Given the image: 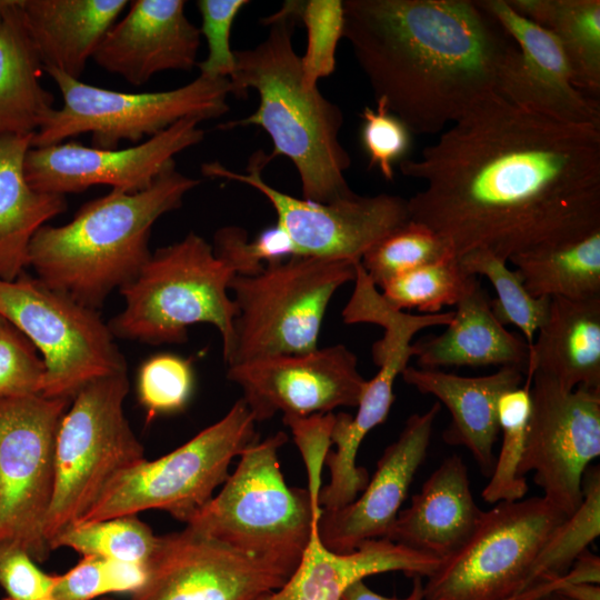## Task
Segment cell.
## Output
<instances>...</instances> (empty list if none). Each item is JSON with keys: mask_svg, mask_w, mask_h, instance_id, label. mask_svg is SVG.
Returning <instances> with one entry per match:
<instances>
[{"mask_svg": "<svg viewBox=\"0 0 600 600\" xmlns=\"http://www.w3.org/2000/svg\"><path fill=\"white\" fill-rule=\"evenodd\" d=\"M400 171L424 182L407 199L410 220L442 237L456 259L484 249L509 261L600 230V129L496 92Z\"/></svg>", "mask_w": 600, "mask_h": 600, "instance_id": "6da1fadb", "label": "cell"}, {"mask_svg": "<svg viewBox=\"0 0 600 600\" xmlns=\"http://www.w3.org/2000/svg\"><path fill=\"white\" fill-rule=\"evenodd\" d=\"M342 38L376 101L416 133L440 132L496 92L518 49L478 0H346Z\"/></svg>", "mask_w": 600, "mask_h": 600, "instance_id": "7a4b0ae2", "label": "cell"}, {"mask_svg": "<svg viewBox=\"0 0 600 600\" xmlns=\"http://www.w3.org/2000/svg\"><path fill=\"white\" fill-rule=\"evenodd\" d=\"M200 183L176 162L139 192L111 190L83 203L62 226H42L29 246V266L49 288L98 310L114 289L134 279L151 256V229L182 206Z\"/></svg>", "mask_w": 600, "mask_h": 600, "instance_id": "3957f363", "label": "cell"}, {"mask_svg": "<svg viewBox=\"0 0 600 600\" xmlns=\"http://www.w3.org/2000/svg\"><path fill=\"white\" fill-rule=\"evenodd\" d=\"M296 20L277 11L264 18L267 38L251 49L234 50L231 94L253 89L259 106L253 113L222 124L223 129L258 126L270 137V160L287 157L296 167L303 199L329 203L350 198L344 171L351 159L339 140L341 109L317 88L303 82L300 57L293 48Z\"/></svg>", "mask_w": 600, "mask_h": 600, "instance_id": "277c9868", "label": "cell"}, {"mask_svg": "<svg viewBox=\"0 0 600 600\" xmlns=\"http://www.w3.org/2000/svg\"><path fill=\"white\" fill-rule=\"evenodd\" d=\"M234 276L204 238L190 232L151 252L134 279L119 290L124 307L108 327L114 338L162 344L183 343L190 326L209 323L221 336L228 363L237 314L228 291Z\"/></svg>", "mask_w": 600, "mask_h": 600, "instance_id": "5b68a950", "label": "cell"}, {"mask_svg": "<svg viewBox=\"0 0 600 600\" xmlns=\"http://www.w3.org/2000/svg\"><path fill=\"white\" fill-rule=\"evenodd\" d=\"M287 441V434L279 431L246 448L221 491L187 527L292 573L317 527L321 507L308 488L287 484L278 459Z\"/></svg>", "mask_w": 600, "mask_h": 600, "instance_id": "8992f818", "label": "cell"}, {"mask_svg": "<svg viewBox=\"0 0 600 600\" xmlns=\"http://www.w3.org/2000/svg\"><path fill=\"white\" fill-rule=\"evenodd\" d=\"M128 392L127 371L98 378L76 394L63 414L56 440L54 492L44 526L49 547L93 506L112 479L144 460L143 447L123 411Z\"/></svg>", "mask_w": 600, "mask_h": 600, "instance_id": "52a82bcc", "label": "cell"}, {"mask_svg": "<svg viewBox=\"0 0 600 600\" xmlns=\"http://www.w3.org/2000/svg\"><path fill=\"white\" fill-rule=\"evenodd\" d=\"M357 263L293 257L253 276L236 274L229 286L237 308L234 347L227 364L318 349L329 302L354 280Z\"/></svg>", "mask_w": 600, "mask_h": 600, "instance_id": "ba28073f", "label": "cell"}, {"mask_svg": "<svg viewBox=\"0 0 600 600\" xmlns=\"http://www.w3.org/2000/svg\"><path fill=\"white\" fill-rule=\"evenodd\" d=\"M256 423L240 398L224 417L181 447L119 473L74 524L150 509L166 511L187 524L224 483L231 461L259 440Z\"/></svg>", "mask_w": 600, "mask_h": 600, "instance_id": "9c48e42d", "label": "cell"}, {"mask_svg": "<svg viewBox=\"0 0 600 600\" xmlns=\"http://www.w3.org/2000/svg\"><path fill=\"white\" fill-rule=\"evenodd\" d=\"M61 92L63 103L52 109L31 139V148L91 134L94 148L118 149L122 141L140 143L179 120L219 118L229 110L231 84L227 78L199 74L180 88L156 92H121L99 88L46 68Z\"/></svg>", "mask_w": 600, "mask_h": 600, "instance_id": "30bf717a", "label": "cell"}, {"mask_svg": "<svg viewBox=\"0 0 600 600\" xmlns=\"http://www.w3.org/2000/svg\"><path fill=\"white\" fill-rule=\"evenodd\" d=\"M0 316L14 326L42 356L41 394L72 401L89 382L127 371L108 323L38 278L22 273L0 279Z\"/></svg>", "mask_w": 600, "mask_h": 600, "instance_id": "8fae6325", "label": "cell"}, {"mask_svg": "<svg viewBox=\"0 0 600 600\" xmlns=\"http://www.w3.org/2000/svg\"><path fill=\"white\" fill-rule=\"evenodd\" d=\"M72 401L42 394L0 398V542L34 561L51 552L44 526L56 483V440Z\"/></svg>", "mask_w": 600, "mask_h": 600, "instance_id": "7c38bea8", "label": "cell"}, {"mask_svg": "<svg viewBox=\"0 0 600 600\" xmlns=\"http://www.w3.org/2000/svg\"><path fill=\"white\" fill-rule=\"evenodd\" d=\"M568 517L543 496L501 501L482 514L467 542L423 586L424 600H508Z\"/></svg>", "mask_w": 600, "mask_h": 600, "instance_id": "4fadbf2b", "label": "cell"}, {"mask_svg": "<svg viewBox=\"0 0 600 600\" xmlns=\"http://www.w3.org/2000/svg\"><path fill=\"white\" fill-rule=\"evenodd\" d=\"M270 161L269 154L259 150L249 159L246 172L219 162L203 163L201 171L207 177L247 184L266 197L297 257L359 262L377 242L410 220L408 200L399 196L354 194L319 203L287 194L263 180L261 172Z\"/></svg>", "mask_w": 600, "mask_h": 600, "instance_id": "5bb4252c", "label": "cell"}, {"mask_svg": "<svg viewBox=\"0 0 600 600\" xmlns=\"http://www.w3.org/2000/svg\"><path fill=\"white\" fill-rule=\"evenodd\" d=\"M531 410L519 476L534 472L543 497L567 517L582 502V479L600 454V390H567L542 373L530 379Z\"/></svg>", "mask_w": 600, "mask_h": 600, "instance_id": "9a60e30c", "label": "cell"}, {"mask_svg": "<svg viewBox=\"0 0 600 600\" xmlns=\"http://www.w3.org/2000/svg\"><path fill=\"white\" fill-rule=\"evenodd\" d=\"M291 572L189 527L158 536L130 600H257Z\"/></svg>", "mask_w": 600, "mask_h": 600, "instance_id": "2e32d148", "label": "cell"}, {"mask_svg": "<svg viewBox=\"0 0 600 600\" xmlns=\"http://www.w3.org/2000/svg\"><path fill=\"white\" fill-rule=\"evenodd\" d=\"M227 377L241 388L256 422L279 412L304 418L357 407L367 382L357 356L344 344L231 364Z\"/></svg>", "mask_w": 600, "mask_h": 600, "instance_id": "e0dca14e", "label": "cell"}, {"mask_svg": "<svg viewBox=\"0 0 600 600\" xmlns=\"http://www.w3.org/2000/svg\"><path fill=\"white\" fill-rule=\"evenodd\" d=\"M200 120L184 118L164 131L124 149H100L76 141L30 148L24 176L37 191L64 196L93 186L134 193L149 188L174 156L204 138Z\"/></svg>", "mask_w": 600, "mask_h": 600, "instance_id": "ac0fdd59", "label": "cell"}, {"mask_svg": "<svg viewBox=\"0 0 600 600\" xmlns=\"http://www.w3.org/2000/svg\"><path fill=\"white\" fill-rule=\"evenodd\" d=\"M516 42L501 69L496 93L561 122L600 129L599 101L573 83L561 44L547 29L517 13L507 0H478Z\"/></svg>", "mask_w": 600, "mask_h": 600, "instance_id": "d6986e66", "label": "cell"}, {"mask_svg": "<svg viewBox=\"0 0 600 600\" xmlns=\"http://www.w3.org/2000/svg\"><path fill=\"white\" fill-rule=\"evenodd\" d=\"M441 410L434 402L410 416L398 439L380 457L361 494L337 509H322L317 521L321 543L337 553L351 552L371 539H386L418 469L427 457L433 422Z\"/></svg>", "mask_w": 600, "mask_h": 600, "instance_id": "ffe728a7", "label": "cell"}, {"mask_svg": "<svg viewBox=\"0 0 600 600\" xmlns=\"http://www.w3.org/2000/svg\"><path fill=\"white\" fill-rule=\"evenodd\" d=\"M183 0H133L107 31L92 60L103 70L142 86L156 73L191 70L200 29L186 16Z\"/></svg>", "mask_w": 600, "mask_h": 600, "instance_id": "44dd1931", "label": "cell"}, {"mask_svg": "<svg viewBox=\"0 0 600 600\" xmlns=\"http://www.w3.org/2000/svg\"><path fill=\"white\" fill-rule=\"evenodd\" d=\"M401 378L448 408L451 422L443 431V440L466 447L481 472L490 477L496 463L493 447L500 432L498 401L503 393L521 386L524 373L514 367H502L490 374L464 377L408 366Z\"/></svg>", "mask_w": 600, "mask_h": 600, "instance_id": "7402d4cb", "label": "cell"}, {"mask_svg": "<svg viewBox=\"0 0 600 600\" xmlns=\"http://www.w3.org/2000/svg\"><path fill=\"white\" fill-rule=\"evenodd\" d=\"M482 511L476 503L468 469L458 454L446 458L400 510L386 539L446 560L474 531Z\"/></svg>", "mask_w": 600, "mask_h": 600, "instance_id": "603a6c76", "label": "cell"}, {"mask_svg": "<svg viewBox=\"0 0 600 600\" xmlns=\"http://www.w3.org/2000/svg\"><path fill=\"white\" fill-rule=\"evenodd\" d=\"M442 562L388 539L367 540L351 552L337 553L321 543L316 527L297 569L279 589L257 600H340L351 583L366 577L401 571L428 578Z\"/></svg>", "mask_w": 600, "mask_h": 600, "instance_id": "cb8c5ba5", "label": "cell"}, {"mask_svg": "<svg viewBox=\"0 0 600 600\" xmlns=\"http://www.w3.org/2000/svg\"><path fill=\"white\" fill-rule=\"evenodd\" d=\"M454 307L441 334L413 343L418 368L497 366L526 373L529 346L496 319L479 280Z\"/></svg>", "mask_w": 600, "mask_h": 600, "instance_id": "d4e9b609", "label": "cell"}, {"mask_svg": "<svg viewBox=\"0 0 600 600\" xmlns=\"http://www.w3.org/2000/svg\"><path fill=\"white\" fill-rule=\"evenodd\" d=\"M534 373L567 390H600V297L550 299L547 319L529 346L524 381Z\"/></svg>", "mask_w": 600, "mask_h": 600, "instance_id": "484cf974", "label": "cell"}, {"mask_svg": "<svg viewBox=\"0 0 600 600\" xmlns=\"http://www.w3.org/2000/svg\"><path fill=\"white\" fill-rule=\"evenodd\" d=\"M43 69L80 79L127 0H19Z\"/></svg>", "mask_w": 600, "mask_h": 600, "instance_id": "4316f807", "label": "cell"}, {"mask_svg": "<svg viewBox=\"0 0 600 600\" xmlns=\"http://www.w3.org/2000/svg\"><path fill=\"white\" fill-rule=\"evenodd\" d=\"M32 136L0 137V279L4 281L24 273L33 236L68 208L64 196L37 191L26 179Z\"/></svg>", "mask_w": 600, "mask_h": 600, "instance_id": "83f0119b", "label": "cell"}, {"mask_svg": "<svg viewBox=\"0 0 600 600\" xmlns=\"http://www.w3.org/2000/svg\"><path fill=\"white\" fill-rule=\"evenodd\" d=\"M19 0H0V137L34 134L53 109Z\"/></svg>", "mask_w": 600, "mask_h": 600, "instance_id": "f1b7e54d", "label": "cell"}, {"mask_svg": "<svg viewBox=\"0 0 600 600\" xmlns=\"http://www.w3.org/2000/svg\"><path fill=\"white\" fill-rule=\"evenodd\" d=\"M520 16L549 30L559 41L574 86L586 96L600 94V1L507 0Z\"/></svg>", "mask_w": 600, "mask_h": 600, "instance_id": "f546056e", "label": "cell"}, {"mask_svg": "<svg viewBox=\"0 0 600 600\" xmlns=\"http://www.w3.org/2000/svg\"><path fill=\"white\" fill-rule=\"evenodd\" d=\"M536 298L586 300L600 297V230L509 260Z\"/></svg>", "mask_w": 600, "mask_h": 600, "instance_id": "4dcf8cb0", "label": "cell"}, {"mask_svg": "<svg viewBox=\"0 0 600 600\" xmlns=\"http://www.w3.org/2000/svg\"><path fill=\"white\" fill-rule=\"evenodd\" d=\"M582 496L578 510L560 523L544 542L516 594L539 582L566 574L578 557L599 537L600 470L598 466H589L586 470L582 479Z\"/></svg>", "mask_w": 600, "mask_h": 600, "instance_id": "1f68e13d", "label": "cell"}, {"mask_svg": "<svg viewBox=\"0 0 600 600\" xmlns=\"http://www.w3.org/2000/svg\"><path fill=\"white\" fill-rule=\"evenodd\" d=\"M457 260L466 273L488 278L497 293V298L490 300L496 319L504 327H517L527 344H532L547 319L551 298L531 296L517 271L488 250H471Z\"/></svg>", "mask_w": 600, "mask_h": 600, "instance_id": "d6a6232c", "label": "cell"}, {"mask_svg": "<svg viewBox=\"0 0 600 600\" xmlns=\"http://www.w3.org/2000/svg\"><path fill=\"white\" fill-rule=\"evenodd\" d=\"M158 536L136 514L78 523L51 542V550L70 548L81 556L144 566L157 544Z\"/></svg>", "mask_w": 600, "mask_h": 600, "instance_id": "836d02e7", "label": "cell"}, {"mask_svg": "<svg viewBox=\"0 0 600 600\" xmlns=\"http://www.w3.org/2000/svg\"><path fill=\"white\" fill-rule=\"evenodd\" d=\"M531 410L530 382L503 393L498 401V423L502 443L482 499L491 504L523 499L528 492L524 478L519 476Z\"/></svg>", "mask_w": 600, "mask_h": 600, "instance_id": "e575fe53", "label": "cell"}, {"mask_svg": "<svg viewBox=\"0 0 600 600\" xmlns=\"http://www.w3.org/2000/svg\"><path fill=\"white\" fill-rule=\"evenodd\" d=\"M478 280L452 258L398 274L380 289L383 299L397 310L438 313L443 307L456 306Z\"/></svg>", "mask_w": 600, "mask_h": 600, "instance_id": "d590c367", "label": "cell"}, {"mask_svg": "<svg viewBox=\"0 0 600 600\" xmlns=\"http://www.w3.org/2000/svg\"><path fill=\"white\" fill-rule=\"evenodd\" d=\"M452 258L453 251L442 237L409 220L370 248L360 264L379 289L398 274Z\"/></svg>", "mask_w": 600, "mask_h": 600, "instance_id": "8d00e7d4", "label": "cell"}, {"mask_svg": "<svg viewBox=\"0 0 600 600\" xmlns=\"http://www.w3.org/2000/svg\"><path fill=\"white\" fill-rule=\"evenodd\" d=\"M280 11L301 20L307 31L306 52L300 57L306 86L317 88L336 69V52L343 37V1H286Z\"/></svg>", "mask_w": 600, "mask_h": 600, "instance_id": "74e56055", "label": "cell"}, {"mask_svg": "<svg viewBox=\"0 0 600 600\" xmlns=\"http://www.w3.org/2000/svg\"><path fill=\"white\" fill-rule=\"evenodd\" d=\"M194 388L192 361L173 353L148 358L137 378L138 398L149 418L182 411Z\"/></svg>", "mask_w": 600, "mask_h": 600, "instance_id": "f35d334b", "label": "cell"}, {"mask_svg": "<svg viewBox=\"0 0 600 600\" xmlns=\"http://www.w3.org/2000/svg\"><path fill=\"white\" fill-rule=\"evenodd\" d=\"M143 580L144 566L82 556L69 571L56 574L51 597L56 600H92L113 592H133Z\"/></svg>", "mask_w": 600, "mask_h": 600, "instance_id": "ab89813d", "label": "cell"}, {"mask_svg": "<svg viewBox=\"0 0 600 600\" xmlns=\"http://www.w3.org/2000/svg\"><path fill=\"white\" fill-rule=\"evenodd\" d=\"M212 247L238 276H253L266 266L297 257L291 239L278 223L263 230L253 241H248L242 228H221L214 234Z\"/></svg>", "mask_w": 600, "mask_h": 600, "instance_id": "60d3db41", "label": "cell"}, {"mask_svg": "<svg viewBox=\"0 0 600 600\" xmlns=\"http://www.w3.org/2000/svg\"><path fill=\"white\" fill-rule=\"evenodd\" d=\"M46 366L14 326L0 321V398L41 394Z\"/></svg>", "mask_w": 600, "mask_h": 600, "instance_id": "b9f144b4", "label": "cell"}, {"mask_svg": "<svg viewBox=\"0 0 600 600\" xmlns=\"http://www.w3.org/2000/svg\"><path fill=\"white\" fill-rule=\"evenodd\" d=\"M247 0H198L201 16L200 33L206 38L208 54L198 62L200 74L229 79L236 69L234 51L230 46L233 21Z\"/></svg>", "mask_w": 600, "mask_h": 600, "instance_id": "7bdbcfd3", "label": "cell"}, {"mask_svg": "<svg viewBox=\"0 0 600 600\" xmlns=\"http://www.w3.org/2000/svg\"><path fill=\"white\" fill-rule=\"evenodd\" d=\"M361 142L369 158V167L377 168L386 180L394 177L393 164L410 148V130L386 106L364 107L361 112Z\"/></svg>", "mask_w": 600, "mask_h": 600, "instance_id": "ee69618b", "label": "cell"}, {"mask_svg": "<svg viewBox=\"0 0 600 600\" xmlns=\"http://www.w3.org/2000/svg\"><path fill=\"white\" fill-rule=\"evenodd\" d=\"M56 574L40 570L21 547L0 542V586L13 600H37L51 596Z\"/></svg>", "mask_w": 600, "mask_h": 600, "instance_id": "f6af8a7d", "label": "cell"}, {"mask_svg": "<svg viewBox=\"0 0 600 600\" xmlns=\"http://www.w3.org/2000/svg\"><path fill=\"white\" fill-rule=\"evenodd\" d=\"M298 446L309 476V491L312 498L318 501L320 491V472L324 463L331 443V431L334 422V414H314L304 418L283 417Z\"/></svg>", "mask_w": 600, "mask_h": 600, "instance_id": "bcb514c9", "label": "cell"}, {"mask_svg": "<svg viewBox=\"0 0 600 600\" xmlns=\"http://www.w3.org/2000/svg\"><path fill=\"white\" fill-rule=\"evenodd\" d=\"M599 580L600 559L587 549L578 557L566 574L539 582L513 596L509 600H529L547 593L558 592L573 583L599 584Z\"/></svg>", "mask_w": 600, "mask_h": 600, "instance_id": "7dc6e473", "label": "cell"}, {"mask_svg": "<svg viewBox=\"0 0 600 600\" xmlns=\"http://www.w3.org/2000/svg\"><path fill=\"white\" fill-rule=\"evenodd\" d=\"M340 600H424L421 577H413L411 592L406 598H388L372 591L363 580L351 583L341 594Z\"/></svg>", "mask_w": 600, "mask_h": 600, "instance_id": "c3c4849f", "label": "cell"}, {"mask_svg": "<svg viewBox=\"0 0 600 600\" xmlns=\"http://www.w3.org/2000/svg\"><path fill=\"white\" fill-rule=\"evenodd\" d=\"M558 593L570 598L571 600H600L599 584L593 583H573L558 591Z\"/></svg>", "mask_w": 600, "mask_h": 600, "instance_id": "681fc988", "label": "cell"}, {"mask_svg": "<svg viewBox=\"0 0 600 600\" xmlns=\"http://www.w3.org/2000/svg\"><path fill=\"white\" fill-rule=\"evenodd\" d=\"M529 600H571V599L558 592H551V593L539 596Z\"/></svg>", "mask_w": 600, "mask_h": 600, "instance_id": "f907efd6", "label": "cell"}, {"mask_svg": "<svg viewBox=\"0 0 600 600\" xmlns=\"http://www.w3.org/2000/svg\"><path fill=\"white\" fill-rule=\"evenodd\" d=\"M2 600H13V599L6 597ZM37 600H56V599L53 597H51V596H48V597L37 599Z\"/></svg>", "mask_w": 600, "mask_h": 600, "instance_id": "816d5d0a", "label": "cell"}, {"mask_svg": "<svg viewBox=\"0 0 600 600\" xmlns=\"http://www.w3.org/2000/svg\"><path fill=\"white\" fill-rule=\"evenodd\" d=\"M100 600H114V599L111 598V597H107V596H106V597H102Z\"/></svg>", "mask_w": 600, "mask_h": 600, "instance_id": "f5cc1de1", "label": "cell"}, {"mask_svg": "<svg viewBox=\"0 0 600 600\" xmlns=\"http://www.w3.org/2000/svg\"><path fill=\"white\" fill-rule=\"evenodd\" d=\"M2 320V317L0 316V321Z\"/></svg>", "mask_w": 600, "mask_h": 600, "instance_id": "db71d44e", "label": "cell"}]
</instances>
